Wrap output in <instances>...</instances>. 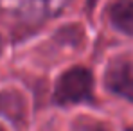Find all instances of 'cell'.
<instances>
[{
  "instance_id": "cell-5",
  "label": "cell",
  "mask_w": 133,
  "mask_h": 131,
  "mask_svg": "<svg viewBox=\"0 0 133 131\" xmlns=\"http://www.w3.org/2000/svg\"><path fill=\"white\" fill-rule=\"evenodd\" d=\"M23 99L20 93L16 92H4L0 93V113L7 119H11L13 122H20L23 119Z\"/></svg>"
},
{
  "instance_id": "cell-9",
  "label": "cell",
  "mask_w": 133,
  "mask_h": 131,
  "mask_svg": "<svg viewBox=\"0 0 133 131\" xmlns=\"http://www.w3.org/2000/svg\"><path fill=\"white\" fill-rule=\"evenodd\" d=\"M0 50H2V38H0Z\"/></svg>"
},
{
  "instance_id": "cell-4",
  "label": "cell",
  "mask_w": 133,
  "mask_h": 131,
  "mask_svg": "<svg viewBox=\"0 0 133 131\" xmlns=\"http://www.w3.org/2000/svg\"><path fill=\"white\" fill-rule=\"evenodd\" d=\"M108 16L115 29L133 36V0H113L108 7Z\"/></svg>"
},
{
  "instance_id": "cell-10",
  "label": "cell",
  "mask_w": 133,
  "mask_h": 131,
  "mask_svg": "<svg viewBox=\"0 0 133 131\" xmlns=\"http://www.w3.org/2000/svg\"><path fill=\"white\" fill-rule=\"evenodd\" d=\"M0 131H4V129H2V128H0Z\"/></svg>"
},
{
  "instance_id": "cell-3",
  "label": "cell",
  "mask_w": 133,
  "mask_h": 131,
  "mask_svg": "<svg viewBox=\"0 0 133 131\" xmlns=\"http://www.w3.org/2000/svg\"><path fill=\"white\" fill-rule=\"evenodd\" d=\"M104 83L111 93L133 102V63L130 59H113L106 68Z\"/></svg>"
},
{
  "instance_id": "cell-6",
  "label": "cell",
  "mask_w": 133,
  "mask_h": 131,
  "mask_svg": "<svg viewBox=\"0 0 133 131\" xmlns=\"http://www.w3.org/2000/svg\"><path fill=\"white\" fill-rule=\"evenodd\" d=\"M83 131H110L104 124H99V122H87L83 126Z\"/></svg>"
},
{
  "instance_id": "cell-1",
  "label": "cell",
  "mask_w": 133,
  "mask_h": 131,
  "mask_svg": "<svg viewBox=\"0 0 133 131\" xmlns=\"http://www.w3.org/2000/svg\"><path fill=\"white\" fill-rule=\"evenodd\" d=\"M94 99V77L85 66H72L63 72L54 88V102L68 106Z\"/></svg>"
},
{
  "instance_id": "cell-8",
  "label": "cell",
  "mask_w": 133,
  "mask_h": 131,
  "mask_svg": "<svg viewBox=\"0 0 133 131\" xmlns=\"http://www.w3.org/2000/svg\"><path fill=\"white\" fill-rule=\"evenodd\" d=\"M126 131H133V126H131V128H128V129H126Z\"/></svg>"
},
{
  "instance_id": "cell-2",
  "label": "cell",
  "mask_w": 133,
  "mask_h": 131,
  "mask_svg": "<svg viewBox=\"0 0 133 131\" xmlns=\"http://www.w3.org/2000/svg\"><path fill=\"white\" fill-rule=\"evenodd\" d=\"M68 0H0V11L20 23H38L58 16Z\"/></svg>"
},
{
  "instance_id": "cell-7",
  "label": "cell",
  "mask_w": 133,
  "mask_h": 131,
  "mask_svg": "<svg viewBox=\"0 0 133 131\" xmlns=\"http://www.w3.org/2000/svg\"><path fill=\"white\" fill-rule=\"evenodd\" d=\"M94 4H95V0H88V5H90V7H92Z\"/></svg>"
}]
</instances>
